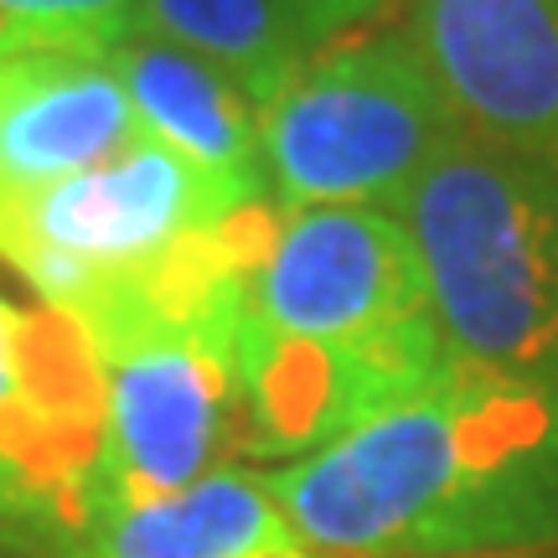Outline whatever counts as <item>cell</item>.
<instances>
[{"label": "cell", "instance_id": "cell-1", "mask_svg": "<svg viewBox=\"0 0 558 558\" xmlns=\"http://www.w3.org/2000/svg\"><path fill=\"white\" fill-rule=\"evenodd\" d=\"M316 558L558 548V393L450 362L403 403L269 471Z\"/></svg>", "mask_w": 558, "mask_h": 558}, {"label": "cell", "instance_id": "cell-2", "mask_svg": "<svg viewBox=\"0 0 558 558\" xmlns=\"http://www.w3.org/2000/svg\"><path fill=\"white\" fill-rule=\"evenodd\" d=\"M248 460H300L450 367L424 264L388 207H259L239 275Z\"/></svg>", "mask_w": 558, "mask_h": 558}, {"label": "cell", "instance_id": "cell-3", "mask_svg": "<svg viewBox=\"0 0 558 558\" xmlns=\"http://www.w3.org/2000/svg\"><path fill=\"white\" fill-rule=\"evenodd\" d=\"M399 218L450 357L558 393V160L460 135Z\"/></svg>", "mask_w": 558, "mask_h": 558}, {"label": "cell", "instance_id": "cell-4", "mask_svg": "<svg viewBox=\"0 0 558 558\" xmlns=\"http://www.w3.org/2000/svg\"><path fill=\"white\" fill-rule=\"evenodd\" d=\"M456 109L409 32L316 52L259 109L264 197L275 207H388L460 140Z\"/></svg>", "mask_w": 558, "mask_h": 558}, {"label": "cell", "instance_id": "cell-5", "mask_svg": "<svg viewBox=\"0 0 558 558\" xmlns=\"http://www.w3.org/2000/svg\"><path fill=\"white\" fill-rule=\"evenodd\" d=\"M243 207L254 202L140 135L78 177L0 192V264H11L41 305L83 316L99 295L160 269Z\"/></svg>", "mask_w": 558, "mask_h": 558}, {"label": "cell", "instance_id": "cell-6", "mask_svg": "<svg viewBox=\"0 0 558 558\" xmlns=\"http://www.w3.org/2000/svg\"><path fill=\"white\" fill-rule=\"evenodd\" d=\"M104 460V367L73 316L0 295V481L68 554Z\"/></svg>", "mask_w": 558, "mask_h": 558}, {"label": "cell", "instance_id": "cell-7", "mask_svg": "<svg viewBox=\"0 0 558 558\" xmlns=\"http://www.w3.org/2000/svg\"><path fill=\"white\" fill-rule=\"evenodd\" d=\"M409 37L465 135L558 160V0H409Z\"/></svg>", "mask_w": 558, "mask_h": 558}, {"label": "cell", "instance_id": "cell-8", "mask_svg": "<svg viewBox=\"0 0 558 558\" xmlns=\"http://www.w3.org/2000/svg\"><path fill=\"white\" fill-rule=\"evenodd\" d=\"M135 140L130 94L104 52L0 47V192L78 177Z\"/></svg>", "mask_w": 558, "mask_h": 558}, {"label": "cell", "instance_id": "cell-9", "mask_svg": "<svg viewBox=\"0 0 558 558\" xmlns=\"http://www.w3.org/2000/svg\"><path fill=\"white\" fill-rule=\"evenodd\" d=\"M104 58L130 94L140 135L218 177L243 202H269L259 156V104L248 99L239 78L150 32L109 41Z\"/></svg>", "mask_w": 558, "mask_h": 558}, {"label": "cell", "instance_id": "cell-10", "mask_svg": "<svg viewBox=\"0 0 558 558\" xmlns=\"http://www.w3.org/2000/svg\"><path fill=\"white\" fill-rule=\"evenodd\" d=\"M300 548L269 471L218 465L213 476L150 501L99 507L78 527L73 558H264Z\"/></svg>", "mask_w": 558, "mask_h": 558}, {"label": "cell", "instance_id": "cell-11", "mask_svg": "<svg viewBox=\"0 0 558 558\" xmlns=\"http://www.w3.org/2000/svg\"><path fill=\"white\" fill-rule=\"evenodd\" d=\"M135 32L218 62L259 109L320 52L305 32L300 0H140Z\"/></svg>", "mask_w": 558, "mask_h": 558}, {"label": "cell", "instance_id": "cell-12", "mask_svg": "<svg viewBox=\"0 0 558 558\" xmlns=\"http://www.w3.org/2000/svg\"><path fill=\"white\" fill-rule=\"evenodd\" d=\"M140 0H0V47L104 52L135 32Z\"/></svg>", "mask_w": 558, "mask_h": 558}, {"label": "cell", "instance_id": "cell-13", "mask_svg": "<svg viewBox=\"0 0 558 558\" xmlns=\"http://www.w3.org/2000/svg\"><path fill=\"white\" fill-rule=\"evenodd\" d=\"M393 0H300V16L316 47H326L341 32H357L362 21H373L378 11H388Z\"/></svg>", "mask_w": 558, "mask_h": 558}, {"label": "cell", "instance_id": "cell-14", "mask_svg": "<svg viewBox=\"0 0 558 558\" xmlns=\"http://www.w3.org/2000/svg\"><path fill=\"white\" fill-rule=\"evenodd\" d=\"M11 543H26V548H41L37 538V522L26 518V507L16 501V492L0 481V548H11Z\"/></svg>", "mask_w": 558, "mask_h": 558}, {"label": "cell", "instance_id": "cell-15", "mask_svg": "<svg viewBox=\"0 0 558 558\" xmlns=\"http://www.w3.org/2000/svg\"><path fill=\"white\" fill-rule=\"evenodd\" d=\"M481 558H558V548H527V554H481Z\"/></svg>", "mask_w": 558, "mask_h": 558}, {"label": "cell", "instance_id": "cell-16", "mask_svg": "<svg viewBox=\"0 0 558 558\" xmlns=\"http://www.w3.org/2000/svg\"><path fill=\"white\" fill-rule=\"evenodd\" d=\"M264 558H316V554H305V548H284V554H264Z\"/></svg>", "mask_w": 558, "mask_h": 558}]
</instances>
